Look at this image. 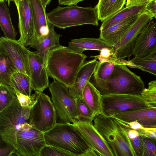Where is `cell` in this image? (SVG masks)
I'll return each instance as SVG.
<instances>
[{
    "label": "cell",
    "instance_id": "1",
    "mask_svg": "<svg viewBox=\"0 0 156 156\" xmlns=\"http://www.w3.org/2000/svg\"><path fill=\"white\" fill-rule=\"evenodd\" d=\"M30 108L21 106L16 97L0 112V136L15 148L12 156H40L46 145L44 133L30 124Z\"/></svg>",
    "mask_w": 156,
    "mask_h": 156
},
{
    "label": "cell",
    "instance_id": "2",
    "mask_svg": "<svg viewBox=\"0 0 156 156\" xmlns=\"http://www.w3.org/2000/svg\"><path fill=\"white\" fill-rule=\"evenodd\" d=\"M87 57L61 45L48 53L44 65L49 77L69 88L74 84L77 73Z\"/></svg>",
    "mask_w": 156,
    "mask_h": 156
},
{
    "label": "cell",
    "instance_id": "3",
    "mask_svg": "<svg viewBox=\"0 0 156 156\" xmlns=\"http://www.w3.org/2000/svg\"><path fill=\"white\" fill-rule=\"evenodd\" d=\"M46 144L64 150L73 156H100L93 149L72 123H57L44 132Z\"/></svg>",
    "mask_w": 156,
    "mask_h": 156
},
{
    "label": "cell",
    "instance_id": "4",
    "mask_svg": "<svg viewBox=\"0 0 156 156\" xmlns=\"http://www.w3.org/2000/svg\"><path fill=\"white\" fill-rule=\"evenodd\" d=\"M90 81L101 94L141 95L145 84L140 76L131 71L124 63L116 64L109 78L105 81Z\"/></svg>",
    "mask_w": 156,
    "mask_h": 156
},
{
    "label": "cell",
    "instance_id": "5",
    "mask_svg": "<svg viewBox=\"0 0 156 156\" xmlns=\"http://www.w3.org/2000/svg\"><path fill=\"white\" fill-rule=\"evenodd\" d=\"M46 16L49 23L60 29L86 24L99 25L95 7H81L76 5L58 6L46 13Z\"/></svg>",
    "mask_w": 156,
    "mask_h": 156
},
{
    "label": "cell",
    "instance_id": "6",
    "mask_svg": "<svg viewBox=\"0 0 156 156\" xmlns=\"http://www.w3.org/2000/svg\"><path fill=\"white\" fill-rule=\"evenodd\" d=\"M93 124L111 149L114 156H133L127 140L123 126L119 120L100 114Z\"/></svg>",
    "mask_w": 156,
    "mask_h": 156
},
{
    "label": "cell",
    "instance_id": "7",
    "mask_svg": "<svg viewBox=\"0 0 156 156\" xmlns=\"http://www.w3.org/2000/svg\"><path fill=\"white\" fill-rule=\"evenodd\" d=\"M55 108L57 123H71L80 119L75 99L68 88L54 79L48 87Z\"/></svg>",
    "mask_w": 156,
    "mask_h": 156
},
{
    "label": "cell",
    "instance_id": "8",
    "mask_svg": "<svg viewBox=\"0 0 156 156\" xmlns=\"http://www.w3.org/2000/svg\"><path fill=\"white\" fill-rule=\"evenodd\" d=\"M35 92L36 100L30 108L29 122L34 128L44 133L57 123L56 111L49 96L37 90Z\"/></svg>",
    "mask_w": 156,
    "mask_h": 156
},
{
    "label": "cell",
    "instance_id": "9",
    "mask_svg": "<svg viewBox=\"0 0 156 156\" xmlns=\"http://www.w3.org/2000/svg\"><path fill=\"white\" fill-rule=\"evenodd\" d=\"M149 108L141 95L110 94L102 96L101 114L107 116L128 111Z\"/></svg>",
    "mask_w": 156,
    "mask_h": 156
},
{
    "label": "cell",
    "instance_id": "10",
    "mask_svg": "<svg viewBox=\"0 0 156 156\" xmlns=\"http://www.w3.org/2000/svg\"><path fill=\"white\" fill-rule=\"evenodd\" d=\"M153 18L152 15L145 10L140 13L137 18L112 49V57L119 60L129 57L133 54L136 40L144 27Z\"/></svg>",
    "mask_w": 156,
    "mask_h": 156
},
{
    "label": "cell",
    "instance_id": "11",
    "mask_svg": "<svg viewBox=\"0 0 156 156\" xmlns=\"http://www.w3.org/2000/svg\"><path fill=\"white\" fill-rule=\"evenodd\" d=\"M18 16L20 37L18 40L25 47L30 46L35 38L32 9L30 0H13Z\"/></svg>",
    "mask_w": 156,
    "mask_h": 156
},
{
    "label": "cell",
    "instance_id": "12",
    "mask_svg": "<svg viewBox=\"0 0 156 156\" xmlns=\"http://www.w3.org/2000/svg\"><path fill=\"white\" fill-rule=\"evenodd\" d=\"M29 50L18 40L0 38V53L8 56L19 71L30 77Z\"/></svg>",
    "mask_w": 156,
    "mask_h": 156
},
{
    "label": "cell",
    "instance_id": "13",
    "mask_svg": "<svg viewBox=\"0 0 156 156\" xmlns=\"http://www.w3.org/2000/svg\"><path fill=\"white\" fill-rule=\"evenodd\" d=\"M72 124L92 148L101 156H114L107 143L94 126L93 122L75 120Z\"/></svg>",
    "mask_w": 156,
    "mask_h": 156
},
{
    "label": "cell",
    "instance_id": "14",
    "mask_svg": "<svg viewBox=\"0 0 156 156\" xmlns=\"http://www.w3.org/2000/svg\"><path fill=\"white\" fill-rule=\"evenodd\" d=\"M156 50V22L151 21L144 27L135 41L133 55L142 58Z\"/></svg>",
    "mask_w": 156,
    "mask_h": 156
},
{
    "label": "cell",
    "instance_id": "15",
    "mask_svg": "<svg viewBox=\"0 0 156 156\" xmlns=\"http://www.w3.org/2000/svg\"><path fill=\"white\" fill-rule=\"evenodd\" d=\"M30 77L32 90L42 92L49 85V75L44 64L37 55L36 51L29 50Z\"/></svg>",
    "mask_w": 156,
    "mask_h": 156
},
{
    "label": "cell",
    "instance_id": "16",
    "mask_svg": "<svg viewBox=\"0 0 156 156\" xmlns=\"http://www.w3.org/2000/svg\"><path fill=\"white\" fill-rule=\"evenodd\" d=\"M48 28L47 34L36 37L30 46L37 50V55L44 64L48 53L61 45L59 43V39L62 35L56 33L54 26L51 23L49 24Z\"/></svg>",
    "mask_w": 156,
    "mask_h": 156
},
{
    "label": "cell",
    "instance_id": "17",
    "mask_svg": "<svg viewBox=\"0 0 156 156\" xmlns=\"http://www.w3.org/2000/svg\"><path fill=\"white\" fill-rule=\"evenodd\" d=\"M112 116L124 122L136 121L144 127L156 124V110L150 108L125 111Z\"/></svg>",
    "mask_w": 156,
    "mask_h": 156
},
{
    "label": "cell",
    "instance_id": "18",
    "mask_svg": "<svg viewBox=\"0 0 156 156\" xmlns=\"http://www.w3.org/2000/svg\"><path fill=\"white\" fill-rule=\"evenodd\" d=\"M97 59L85 61L79 70L73 85L68 88L75 99L83 97V90L94 73L97 65Z\"/></svg>",
    "mask_w": 156,
    "mask_h": 156
},
{
    "label": "cell",
    "instance_id": "19",
    "mask_svg": "<svg viewBox=\"0 0 156 156\" xmlns=\"http://www.w3.org/2000/svg\"><path fill=\"white\" fill-rule=\"evenodd\" d=\"M140 14L100 31V37L113 47L116 45L137 18Z\"/></svg>",
    "mask_w": 156,
    "mask_h": 156
},
{
    "label": "cell",
    "instance_id": "20",
    "mask_svg": "<svg viewBox=\"0 0 156 156\" xmlns=\"http://www.w3.org/2000/svg\"><path fill=\"white\" fill-rule=\"evenodd\" d=\"M70 50L76 53L82 54L87 50L101 51L104 48L112 50L113 46L103 39L98 38H84L71 40L67 47Z\"/></svg>",
    "mask_w": 156,
    "mask_h": 156
},
{
    "label": "cell",
    "instance_id": "21",
    "mask_svg": "<svg viewBox=\"0 0 156 156\" xmlns=\"http://www.w3.org/2000/svg\"><path fill=\"white\" fill-rule=\"evenodd\" d=\"M30 0L34 16L35 38L47 34L49 31V23L46 16V9L41 0Z\"/></svg>",
    "mask_w": 156,
    "mask_h": 156
},
{
    "label": "cell",
    "instance_id": "22",
    "mask_svg": "<svg viewBox=\"0 0 156 156\" xmlns=\"http://www.w3.org/2000/svg\"><path fill=\"white\" fill-rule=\"evenodd\" d=\"M147 5L125 7L116 14L102 22L100 31L105 30L111 26L123 21L146 10Z\"/></svg>",
    "mask_w": 156,
    "mask_h": 156
},
{
    "label": "cell",
    "instance_id": "23",
    "mask_svg": "<svg viewBox=\"0 0 156 156\" xmlns=\"http://www.w3.org/2000/svg\"><path fill=\"white\" fill-rule=\"evenodd\" d=\"M126 0H99L95 7L98 20L101 22L123 8Z\"/></svg>",
    "mask_w": 156,
    "mask_h": 156
},
{
    "label": "cell",
    "instance_id": "24",
    "mask_svg": "<svg viewBox=\"0 0 156 156\" xmlns=\"http://www.w3.org/2000/svg\"><path fill=\"white\" fill-rule=\"evenodd\" d=\"M102 95L90 81L84 88L82 97L95 115L101 114Z\"/></svg>",
    "mask_w": 156,
    "mask_h": 156
},
{
    "label": "cell",
    "instance_id": "25",
    "mask_svg": "<svg viewBox=\"0 0 156 156\" xmlns=\"http://www.w3.org/2000/svg\"><path fill=\"white\" fill-rule=\"evenodd\" d=\"M6 0H0V26L5 37L16 40L17 34L12 21Z\"/></svg>",
    "mask_w": 156,
    "mask_h": 156
},
{
    "label": "cell",
    "instance_id": "26",
    "mask_svg": "<svg viewBox=\"0 0 156 156\" xmlns=\"http://www.w3.org/2000/svg\"><path fill=\"white\" fill-rule=\"evenodd\" d=\"M125 63L130 68L138 69L156 76V50L145 57H134L130 60L125 61Z\"/></svg>",
    "mask_w": 156,
    "mask_h": 156
},
{
    "label": "cell",
    "instance_id": "27",
    "mask_svg": "<svg viewBox=\"0 0 156 156\" xmlns=\"http://www.w3.org/2000/svg\"><path fill=\"white\" fill-rule=\"evenodd\" d=\"M10 85L18 91L30 96L33 90L31 78L28 75L17 70L12 75Z\"/></svg>",
    "mask_w": 156,
    "mask_h": 156
},
{
    "label": "cell",
    "instance_id": "28",
    "mask_svg": "<svg viewBox=\"0 0 156 156\" xmlns=\"http://www.w3.org/2000/svg\"><path fill=\"white\" fill-rule=\"evenodd\" d=\"M122 63L123 62L122 60L119 59L104 62L99 61L90 79L96 81L106 80L112 74L115 66Z\"/></svg>",
    "mask_w": 156,
    "mask_h": 156
},
{
    "label": "cell",
    "instance_id": "29",
    "mask_svg": "<svg viewBox=\"0 0 156 156\" xmlns=\"http://www.w3.org/2000/svg\"><path fill=\"white\" fill-rule=\"evenodd\" d=\"M18 70L7 56L0 53V83L9 85L12 74Z\"/></svg>",
    "mask_w": 156,
    "mask_h": 156
},
{
    "label": "cell",
    "instance_id": "30",
    "mask_svg": "<svg viewBox=\"0 0 156 156\" xmlns=\"http://www.w3.org/2000/svg\"><path fill=\"white\" fill-rule=\"evenodd\" d=\"M16 97V91L12 87L0 83V112L8 106Z\"/></svg>",
    "mask_w": 156,
    "mask_h": 156
},
{
    "label": "cell",
    "instance_id": "31",
    "mask_svg": "<svg viewBox=\"0 0 156 156\" xmlns=\"http://www.w3.org/2000/svg\"><path fill=\"white\" fill-rule=\"evenodd\" d=\"M76 106L80 116V119L93 122L96 116L83 97L75 99Z\"/></svg>",
    "mask_w": 156,
    "mask_h": 156
},
{
    "label": "cell",
    "instance_id": "32",
    "mask_svg": "<svg viewBox=\"0 0 156 156\" xmlns=\"http://www.w3.org/2000/svg\"><path fill=\"white\" fill-rule=\"evenodd\" d=\"M141 95L150 108L156 110V80L151 81L145 88Z\"/></svg>",
    "mask_w": 156,
    "mask_h": 156
},
{
    "label": "cell",
    "instance_id": "33",
    "mask_svg": "<svg viewBox=\"0 0 156 156\" xmlns=\"http://www.w3.org/2000/svg\"><path fill=\"white\" fill-rule=\"evenodd\" d=\"M73 156L70 153L59 148L46 144L41 151L40 156Z\"/></svg>",
    "mask_w": 156,
    "mask_h": 156
},
{
    "label": "cell",
    "instance_id": "34",
    "mask_svg": "<svg viewBox=\"0 0 156 156\" xmlns=\"http://www.w3.org/2000/svg\"><path fill=\"white\" fill-rule=\"evenodd\" d=\"M140 135L144 146V156H156V138Z\"/></svg>",
    "mask_w": 156,
    "mask_h": 156
},
{
    "label": "cell",
    "instance_id": "35",
    "mask_svg": "<svg viewBox=\"0 0 156 156\" xmlns=\"http://www.w3.org/2000/svg\"><path fill=\"white\" fill-rule=\"evenodd\" d=\"M16 95L21 105L23 107H31L35 102L36 100L35 93L30 96L22 94L16 91Z\"/></svg>",
    "mask_w": 156,
    "mask_h": 156
},
{
    "label": "cell",
    "instance_id": "36",
    "mask_svg": "<svg viewBox=\"0 0 156 156\" xmlns=\"http://www.w3.org/2000/svg\"><path fill=\"white\" fill-rule=\"evenodd\" d=\"M0 139V156H12L15 150V148L4 140L1 136Z\"/></svg>",
    "mask_w": 156,
    "mask_h": 156
},
{
    "label": "cell",
    "instance_id": "37",
    "mask_svg": "<svg viewBox=\"0 0 156 156\" xmlns=\"http://www.w3.org/2000/svg\"><path fill=\"white\" fill-rule=\"evenodd\" d=\"M112 50L107 48H104L101 51L99 55L90 56L98 59L99 61L104 62L118 59L112 57Z\"/></svg>",
    "mask_w": 156,
    "mask_h": 156
},
{
    "label": "cell",
    "instance_id": "38",
    "mask_svg": "<svg viewBox=\"0 0 156 156\" xmlns=\"http://www.w3.org/2000/svg\"><path fill=\"white\" fill-rule=\"evenodd\" d=\"M140 135L149 138H156V128L144 127L136 130Z\"/></svg>",
    "mask_w": 156,
    "mask_h": 156
},
{
    "label": "cell",
    "instance_id": "39",
    "mask_svg": "<svg viewBox=\"0 0 156 156\" xmlns=\"http://www.w3.org/2000/svg\"><path fill=\"white\" fill-rule=\"evenodd\" d=\"M152 0H126V6L147 5Z\"/></svg>",
    "mask_w": 156,
    "mask_h": 156
},
{
    "label": "cell",
    "instance_id": "40",
    "mask_svg": "<svg viewBox=\"0 0 156 156\" xmlns=\"http://www.w3.org/2000/svg\"><path fill=\"white\" fill-rule=\"evenodd\" d=\"M146 10L149 12L153 17H156V0H152L147 5Z\"/></svg>",
    "mask_w": 156,
    "mask_h": 156
},
{
    "label": "cell",
    "instance_id": "41",
    "mask_svg": "<svg viewBox=\"0 0 156 156\" xmlns=\"http://www.w3.org/2000/svg\"><path fill=\"white\" fill-rule=\"evenodd\" d=\"M123 122L126 123L130 128L136 130L142 129L144 127L139 122L136 121H134L130 122Z\"/></svg>",
    "mask_w": 156,
    "mask_h": 156
},
{
    "label": "cell",
    "instance_id": "42",
    "mask_svg": "<svg viewBox=\"0 0 156 156\" xmlns=\"http://www.w3.org/2000/svg\"><path fill=\"white\" fill-rule=\"evenodd\" d=\"M86 0H58L60 5H76L80 2Z\"/></svg>",
    "mask_w": 156,
    "mask_h": 156
},
{
    "label": "cell",
    "instance_id": "43",
    "mask_svg": "<svg viewBox=\"0 0 156 156\" xmlns=\"http://www.w3.org/2000/svg\"><path fill=\"white\" fill-rule=\"evenodd\" d=\"M41 1L44 8L46 9L47 6L50 3L51 0H41Z\"/></svg>",
    "mask_w": 156,
    "mask_h": 156
},
{
    "label": "cell",
    "instance_id": "44",
    "mask_svg": "<svg viewBox=\"0 0 156 156\" xmlns=\"http://www.w3.org/2000/svg\"><path fill=\"white\" fill-rule=\"evenodd\" d=\"M8 2V5L9 6H10V3L11 2L13 1V0H7Z\"/></svg>",
    "mask_w": 156,
    "mask_h": 156
},
{
    "label": "cell",
    "instance_id": "45",
    "mask_svg": "<svg viewBox=\"0 0 156 156\" xmlns=\"http://www.w3.org/2000/svg\"><path fill=\"white\" fill-rule=\"evenodd\" d=\"M150 128H156V124L153 126H152Z\"/></svg>",
    "mask_w": 156,
    "mask_h": 156
},
{
    "label": "cell",
    "instance_id": "46",
    "mask_svg": "<svg viewBox=\"0 0 156 156\" xmlns=\"http://www.w3.org/2000/svg\"><path fill=\"white\" fill-rule=\"evenodd\" d=\"M154 18H155V19L156 20V17H155Z\"/></svg>",
    "mask_w": 156,
    "mask_h": 156
}]
</instances>
